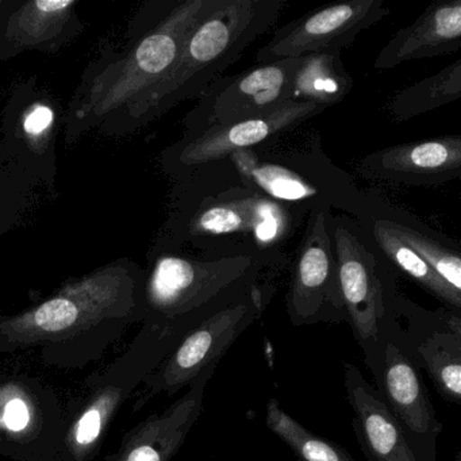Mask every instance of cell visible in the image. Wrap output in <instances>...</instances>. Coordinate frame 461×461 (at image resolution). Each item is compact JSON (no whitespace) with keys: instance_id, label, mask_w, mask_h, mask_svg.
I'll use <instances>...</instances> for the list:
<instances>
[{"instance_id":"obj_1","label":"cell","mask_w":461,"mask_h":461,"mask_svg":"<svg viewBox=\"0 0 461 461\" xmlns=\"http://www.w3.org/2000/svg\"><path fill=\"white\" fill-rule=\"evenodd\" d=\"M217 0H164L140 13L121 50L110 48L88 67L67 112V144L91 129L120 136L179 61L194 26Z\"/></svg>"},{"instance_id":"obj_2","label":"cell","mask_w":461,"mask_h":461,"mask_svg":"<svg viewBox=\"0 0 461 461\" xmlns=\"http://www.w3.org/2000/svg\"><path fill=\"white\" fill-rule=\"evenodd\" d=\"M168 220L152 250H177L183 245L210 258L255 256L279 266L280 245L290 240L296 217L309 212L274 201L241 182L207 191L196 172L176 177Z\"/></svg>"},{"instance_id":"obj_3","label":"cell","mask_w":461,"mask_h":461,"mask_svg":"<svg viewBox=\"0 0 461 461\" xmlns=\"http://www.w3.org/2000/svg\"><path fill=\"white\" fill-rule=\"evenodd\" d=\"M144 279L134 261L121 258L67 283L25 312L2 315L0 352L44 347L55 355L99 331L118 336L131 323L144 322Z\"/></svg>"},{"instance_id":"obj_4","label":"cell","mask_w":461,"mask_h":461,"mask_svg":"<svg viewBox=\"0 0 461 461\" xmlns=\"http://www.w3.org/2000/svg\"><path fill=\"white\" fill-rule=\"evenodd\" d=\"M285 0H217L194 26L169 77L126 125L139 131L182 102L199 99L282 17Z\"/></svg>"},{"instance_id":"obj_5","label":"cell","mask_w":461,"mask_h":461,"mask_svg":"<svg viewBox=\"0 0 461 461\" xmlns=\"http://www.w3.org/2000/svg\"><path fill=\"white\" fill-rule=\"evenodd\" d=\"M268 269L277 264L255 256L199 258L152 250L145 271L144 321L164 322L228 306L264 282Z\"/></svg>"},{"instance_id":"obj_6","label":"cell","mask_w":461,"mask_h":461,"mask_svg":"<svg viewBox=\"0 0 461 461\" xmlns=\"http://www.w3.org/2000/svg\"><path fill=\"white\" fill-rule=\"evenodd\" d=\"M282 136L229 156L245 187L307 212L315 206H329L355 218L364 215L366 203L347 174L322 150L287 144Z\"/></svg>"},{"instance_id":"obj_7","label":"cell","mask_w":461,"mask_h":461,"mask_svg":"<svg viewBox=\"0 0 461 461\" xmlns=\"http://www.w3.org/2000/svg\"><path fill=\"white\" fill-rule=\"evenodd\" d=\"M142 323L131 348L88 379L90 393L75 414L69 415L63 461L94 460L118 410L190 331L176 321Z\"/></svg>"},{"instance_id":"obj_8","label":"cell","mask_w":461,"mask_h":461,"mask_svg":"<svg viewBox=\"0 0 461 461\" xmlns=\"http://www.w3.org/2000/svg\"><path fill=\"white\" fill-rule=\"evenodd\" d=\"M331 237L347 322L366 360L379 342L391 298L398 291L393 267L366 225L352 215L333 214Z\"/></svg>"},{"instance_id":"obj_9","label":"cell","mask_w":461,"mask_h":461,"mask_svg":"<svg viewBox=\"0 0 461 461\" xmlns=\"http://www.w3.org/2000/svg\"><path fill=\"white\" fill-rule=\"evenodd\" d=\"M274 293V285L258 283L247 295L199 323L161 361L160 366L145 377L144 387L134 403V411L141 410L160 393L172 396L183 388L190 387L207 368H217L231 345L260 320Z\"/></svg>"},{"instance_id":"obj_10","label":"cell","mask_w":461,"mask_h":461,"mask_svg":"<svg viewBox=\"0 0 461 461\" xmlns=\"http://www.w3.org/2000/svg\"><path fill=\"white\" fill-rule=\"evenodd\" d=\"M69 414L48 383L0 368V456L13 461H63Z\"/></svg>"},{"instance_id":"obj_11","label":"cell","mask_w":461,"mask_h":461,"mask_svg":"<svg viewBox=\"0 0 461 461\" xmlns=\"http://www.w3.org/2000/svg\"><path fill=\"white\" fill-rule=\"evenodd\" d=\"M415 366L428 372L438 395L461 404V315L453 310L429 312L399 294L385 326Z\"/></svg>"},{"instance_id":"obj_12","label":"cell","mask_w":461,"mask_h":461,"mask_svg":"<svg viewBox=\"0 0 461 461\" xmlns=\"http://www.w3.org/2000/svg\"><path fill=\"white\" fill-rule=\"evenodd\" d=\"M333 209L315 206L296 250L285 309L295 326L347 322L331 237Z\"/></svg>"},{"instance_id":"obj_13","label":"cell","mask_w":461,"mask_h":461,"mask_svg":"<svg viewBox=\"0 0 461 461\" xmlns=\"http://www.w3.org/2000/svg\"><path fill=\"white\" fill-rule=\"evenodd\" d=\"M299 59L258 64L236 77H223L207 88L185 115V136L193 139L210 129L252 120L290 104Z\"/></svg>"},{"instance_id":"obj_14","label":"cell","mask_w":461,"mask_h":461,"mask_svg":"<svg viewBox=\"0 0 461 461\" xmlns=\"http://www.w3.org/2000/svg\"><path fill=\"white\" fill-rule=\"evenodd\" d=\"M364 363L417 461H437V442L444 425L437 418L420 369L385 334H380L376 348Z\"/></svg>"},{"instance_id":"obj_15","label":"cell","mask_w":461,"mask_h":461,"mask_svg":"<svg viewBox=\"0 0 461 461\" xmlns=\"http://www.w3.org/2000/svg\"><path fill=\"white\" fill-rule=\"evenodd\" d=\"M390 15L385 0H348L312 10L276 29L258 50L256 63L269 64L312 53L341 52L358 34Z\"/></svg>"},{"instance_id":"obj_16","label":"cell","mask_w":461,"mask_h":461,"mask_svg":"<svg viewBox=\"0 0 461 461\" xmlns=\"http://www.w3.org/2000/svg\"><path fill=\"white\" fill-rule=\"evenodd\" d=\"M325 112L312 104H285L280 109L252 120L210 129L193 139H182L163 152L164 171L180 176L193 169L225 160L240 150L271 141Z\"/></svg>"},{"instance_id":"obj_17","label":"cell","mask_w":461,"mask_h":461,"mask_svg":"<svg viewBox=\"0 0 461 461\" xmlns=\"http://www.w3.org/2000/svg\"><path fill=\"white\" fill-rule=\"evenodd\" d=\"M361 176L404 187L442 185L461 176V136L406 142L376 150L357 164Z\"/></svg>"},{"instance_id":"obj_18","label":"cell","mask_w":461,"mask_h":461,"mask_svg":"<svg viewBox=\"0 0 461 461\" xmlns=\"http://www.w3.org/2000/svg\"><path fill=\"white\" fill-rule=\"evenodd\" d=\"M60 117L56 101L36 85L17 88L5 112L6 145L39 180L55 185L56 137Z\"/></svg>"},{"instance_id":"obj_19","label":"cell","mask_w":461,"mask_h":461,"mask_svg":"<svg viewBox=\"0 0 461 461\" xmlns=\"http://www.w3.org/2000/svg\"><path fill=\"white\" fill-rule=\"evenodd\" d=\"M215 369L202 372L175 403L131 429L104 461H171L203 411L204 391Z\"/></svg>"},{"instance_id":"obj_20","label":"cell","mask_w":461,"mask_h":461,"mask_svg":"<svg viewBox=\"0 0 461 461\" xmlns=\"http://www.w3.org/2000/svg\"><path fill=\"white\" fill-rule=\"evenodd\" d=\"M344 387L352 410V426L368 461H417L398 420L375 385L352 363H344Z\"/></svg>"},{"instance_id":"obj_21","label":"cell","mask_w":461,"mask_h":461,"mask_svg":"<svg viewBox=\"0 0 461 461\" xmlns=\"http://www.w3.org/2000/svg\"><path fill=\"white\" fill-rule=\"evenodd\" d=\"M461 50V0L436 2L411 25L401 29L375 59L377 71Z\"/></svg>"},{"instance_id":"obj_22","label":"cell","mask_w":461,"mask_h":461,"mask_svg":"<svg viewBox=\"0 0 461 461\" xmlns=\"http://www.w3.org/2000/svg\"><path fill=\"white\" fill-rule=\"evenodd\" d=\"M77 0H34L21 5L7 21L5 40L23 50H56L77 33Z\"/></svg>"},{"instance_id":"obj_23","label":"cell","mask_w":461,"mask_h":461,"mask_svg":"<svg viewBox=\"0 0 461 461\" xmlns=\"http://www.w3.org/2000/svg\"><path fill=\"white\" fill-rule=\"evenodd\" d=\"M341 55L329 50L298 58L290 101L315 104L325 110L344 101L355 82L345 69Z\"/></svg>"},{"instance_id":"obj_24","label":"cell","mask_w":461,"mask_h":461,"mask_svg":"<svg viewBox=\"0 0 461 461\" xmlns=\"http://www.w3.org/2000/svg\"><path fill=\"white\" fill-rule=\"evenodd\" d=\"M368 218V223L360 220L368 229L372 240L383 258L393 268L409 277L420 288L430 294L437 301L444 304L445 309L461 312V293L444 282L411 248L407 247L401 240L396 239L387 228L382 218Z\"/></svg>"},{"instance_id":"obj_25","label":"cell","mask_w":461,"mask_h":461,"mask_svg":"<svg viewBox=\"0 0 461 461\" xmlns=\"http://www.w3.org/2000/svg\"><path fill=\"white\" fill-rule=\"evenodd\" d=\"M461 98V59L433 77L396 93L388 101L387 113L395 122H404Z\"/></svg>"},{"instance_id":"obj_26","label":"cell","mask_w":461,"mask_h":461,"mask_svg":"<svg viewBox=\"0 0 461 461\" xmlns=\"http://www.w3.org/2000/svg\"><path fill=\"white\" fill-rule=\"evenodd\" d=\"M266 425L290 447L298 461H355L345 447L298 422L277 399H269L267 403Z\"/></svg>"},{"instance_id":"obj_27","label":"cell","mask_w":461,"mask_h":461,"mask_svg":"<svg viewBox=\"0 0 461 461\" xmlns=\"http://www.w3.org/2000/svg\"><path fill=\"white\" fill-rule=\"evenodd\" d=\"M385 228L411 248L442 280L461 293V258L457 249L447 247L426 231L391 218H382Z\"/></svg>"},{"instance_id":"obj_28","label":"cell","mask_w":461,"mask_h":461,"mask_svg":"<svg viewBox=\"0 0 461 461\" xmlns=\"http://www.w3.org/2000/svg\"><path fill=\"white\" fill-rule=\"evenodd\" d=\"M456 461H461V450H458L457 455H456Z\"/></svg>"},{"instance_id":"obj_29","label":"cell","mask_w":461,"mask_h":461,"mask_svg":"<svg viewBox=\"0 0 461 461\" xmlns=\"http://www.w3.org/2000/svg\"><path fill=\"white\" fill-rule=\"evenodd\" d=\"M0 188H2V185H0Z\"/></svg>"},{"instance_id":"obj_30","label":"cell","mask_w":461,"mask_h":461,"mask_svg":"<svg viewBox=\"0 0 461 461\" xmlns=\"http://www.w3.org/2000/svg\"><path fill=\"white\" fill-rule=\"evenodd\" d=\"M210 461H212V460H210Z\"/></svg>"}]
</instances>
